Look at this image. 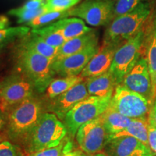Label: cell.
<instances>
[{"mask_svg": "<svg viewBox=\"0 0 156 156\" xmlns=\"http://www.w3.org/2000/svg\"><path fill=\"white\" fill-rule=\"evenodd\" d=\"M5 46H7V45H0V55H1L2 52L3 51V49L5 47Z\"/></svg>", "mask_w": 156, "mask_h": 156, "instance_id": "39", "label": "cell"}, {"mask_svg": "<svg viewBox=\"0 0 156 156\" xmlns=\"http://www.w3.org/2000/svg\"><path fill=\"white\" fill-rule=\"evenodd\" d=\"M148 145L154 154H156V125L148 116Z\"/></svg>", "mask_w": 156, "mask_h": 156, "instance_id": "32", "label": "cell"}, {"mask_svg": "<svg viewBox=\"0 0 156 156\" xmlns=\"http://www.w3.org/2000/svg\"><path fill=\"white\" fill-rule=\"evenodd\" d=\"M124 43V42H123ZM122 43L103 42L97 53L90 60L80 75L84 79L100 75L110 69L115 53Z\"/></svg>", "mask_w": 156, "mask_h": 156, "instance_id": "15", "label": "cell"}, {"mask_svg": "<svg viewBox=\"0 0 156 156\" xmlns=\"http://www.w3.org/2000/svg\"><path fill=\"white\" fill-rule=\"evenodd\" d=\"M46 28L62 35L66 40L76 38L92 30L87 27L83 20L77 17L64 18L52 23Z\"/></svg>", "mask_w": 156, "mask_h": 156, "instance_id": "18", "label": "cell"}, {"mask_svg": "<svg viewBox=\"0 0 156 156\" xmlns=\"http://www.w3.org/2000/svg\"><path fill=\"white\" fill-rule=\"evenodd\" d=\"M9 25V20L7 17L5 15H0V30L8 28Z\"/></svg>", "mask_w": 156, "mask_h": 156, "instance_id": "35", "label": "cell"}, {"mask_svg": "<svg viewBox=\"0 0 156 156\" xmlns=\"http://www.w3.org/2000/svg\"><path fill=\"white\" fill-rule=\"evenodd\" d=\"M88 96L90 95L87 92L85 80H84L65 93L49 99L48 109L56 115L59 119L63 120L67 113L77 103Z\"/></svg>", "mask_w": 156, "mask_h": 156, "instance_id": "13", "label": "cell"}, {"mask_svg": "<svg viewBox=\"0 0 156 156\" xmlns=\"http://www.w3.org/2000/svg\"><path fill=\"white\" fill-rule=\"evenodd\" d=\"M84 78L79 76H67L56 78L51 82L45 90V95L48 99H52L65 93L77 84L84 80Z\"/></svg>", "mask_w": 156, "mask_h": 156, "instance_id": "22", "label": "cell"}, {"mask_svg": "<svg viewBox=\"0 0 156 156\" xmlns=\"http://www.w3.org/2000/svg\"><path fill=\"white\" fill-rule=\"evenodd\" d=\"M7 112L0 108V132L5 129L6 125H7Z\"/></svg>", "mask_w": 156, "mask_h": 156, "instance_id": "33", "label": "cell"}, {"mask_svg": "<svg viewBox=\"0 0 156 156\" xmlns=\"http://www.w3.org/2000/svg\"><path fill=\"white\" fill-rule=\"evenodd\" d=\"M76 140L81 151L87 155L100 153L104 149L110 140V134L105 128L101 116L78 129Z\"/></svg>", "mask_w": 156, "mask_h": 156, "instance_id": "10", "label": "cell"}, {"mask_svg": "<svg viewBox=\"0 0 156 156\" xmlns=\"http://www.w3.org/2000/svg\"><path fill=\"white\" fill-rule=\"evenodd\" d=\"M70 10L71 9L64 11L50 12L45 13L32 20L29 21L28 23H26V25H28V27H31L33 29L41 28L44 25L54 23L59 20L70 17Z\"/></svg>", "mask_w": 156, "mask_h": 156, "instance_id": "24", "label": "cell"}, {"mask_svg": "<svg viewBox=\"0 0 156 156\" xmlns=\"http://www.w3.org/2000/svg\"><path fill=\"white\" fill-rule=\"evenodd\" d=\"M6 139H7V136L5 135V134L0 132V142L4 141V140H5Z\"/></svg>", "mask_w": 156, "mask_h": 156, "instance_id": "37", "label": "cell"}, {"mask_svg": "<svg viewBox=\"0 0 156 156\" xmlns=\"http://www.w3.org/2000/svg\"><path fill=\"white\" fill-rule=\"evenodd\" d=\"M87 156H108L106 155L105 153H95V154H93V155H88Z\"/></svg>", "mask_w": 156, "mask_h": 156, "instance_id": "38", "label": "cell"}, {"mask_svg": "<svg viewBox=\"0 0 156 156\" xmlns=\"http://www.w3.org/2000/svg\"><path fill=\"white\" fill-rule=\"evenodd\" d=\"M152 105L145 98L117 85L113 94L109 108L131 119H147Z\"/></svg>", "mask_w": 156, "mask_h": 156, "instance_id": "8", "label": "cell"}, {"mask_svg": "<svg viewBox=\"0 0 156 156\" xmlns=\"http://www.w3.org/2000/svg\"><path fill=\"white\" fill-rule=\"evenodd\" d=\"M99 47L98 44L93 45L79 53L61 59L54 60L52 69L55 75L61 77L79 76L90 60L97 53Z\"/></svg>", "mask_w": 156, "mask_h": 156, "instance_id": "12", "label": "cell"}, {"mask_svg": "<svg viewBox=\"0 0 156 156\" xmlns=\"http://www.w3.org/2000/svg\"><path fill=\"white\" fill-rule=\"evenodd\" d=\"M0 156H28V154L11 141L5 140L0 142Z\"/></svg>", "mask_w": 156, "mask_h": 156, "instance_id": "30", "label": "cell"}, {"mask_svg": "<svg viewBox=\"0 0 156 156\" xmlns=\"http://www.w3.org/2000/svg\"><path fill=\"white\" fill-rule=\"evenodd\" d=\"M116 0H85L70 10V17H77L92 26L108 25L114 18Z\"/></svg>", "mask_w": 156, "mask_h": 156, "instance_id": "9", "label": "cell"}, {"mask_svg": "<svg viewBox=\"0 0 156 156\" xmlns=\"http://www.w3.org/2000/svg\"><path fill=\"white\" fill-rule=\"evenodd\" d=\"M112 96L113 95L104 97L90 95L77 103L63 119L67 132L75 136L83 124L101 116L108 108Z\"/></svg>", "mask_w": 156, "mask_h": 156, "instance_id": "6", "label": "cell"}, {"mask_svg": "<svg viewBox=\"0 0 156 156\" xmlns=\"http://www.w3.org/2000/svg\"><path fill=\"white\" fill-rule=\"evenodd\" d=\"M47 12H50L48 11L46 6L44 5L40 8L34 9V10L23 11L20 10L17 7V8L10 9L8 12V14L16 17L17 18V23H19V24H23V23L26 24L29 21Z\"/></svg>", "mask_w": 156, "mask_h": 156, "instance_id": "26", "label": "cell"}, {"mask_svg": "<svg viewBox=\"0 0 156 156\" xmlns=\"http://www.w3.org/2000/svg\"><path fill=\"white\" fill-rule=\"evenodd\" d=\"M80 0H46L45 5L49 12H60L72 9Z\"/></svg>", "mask_w": 156, "mask_h": 156, "instance_id": "28", "label": "cell"}, {"mask_svg": "<svg viewBox=\"0 0 156 156\" xmlns=\"http://www.w3.org/2000/svg\"><path fill=\"white\" fill-rule=\"evenodd\" d=\"M85 80L88 94L92 96L104 97L113 95L118 85L109 70L100 75L85 78Z\"/></svg>", "mask_w": 156, "mask_h": 156, "instance_id": "19", "label": "cell"}, {"mask_svg": "<svg viewBox=\"0 0 156 156\" xmlns=\"http://www.w3.org/2000/svg\"><path fill=\"white\" fill-rule=\"evenodd\" d=\"M54 59L17 46L16 62L18 71L28 77L39 93L46 90L55 76L52 64Z\"/></svg>", "mask_w": 156, "mask_h": 156, "instance_id": "4", "label": "cell"}, {"mask_svg": "<svg viewBox=\"0 0 156 156\" xmlns=\"http://www.w3.org/2000/svg\"><path fill=\"white\" fill-rule=\"evenodd\" d=\"M30 32L28 26H17L0 30V45H7L18 37H23Z\"/></svg>", "mask_w": 156, "mask_h": 156, "instance_id": "27", "label": "cell"}, {"mask_svg": "<svg viewBox=\"0 0 156 156\" xmlns=\"http://www.w3.org/2000/svg\"><path fill=\"white\" fill-rule=\"evenodd\" d=\"M120 85L145 98L153 106L155 98L151 77L145 57L142 56L134 67L123 78Z\"/></svg>", "mask_w": 156, "mask_h": 156, "instance_id": "11", "label": "cell"}, {"mask_svg": "<svg viewBox=\"0 0 156 156\" xmlns=\"http://www.w3.org/2000/svg\"><path fill=\"white\" fill-rule=\"evenodd\" d=\"M66 126L53 113H43L23 145L26 153L55 147L63 142L67 135Z\"/></svg>", "mask_w": 156, "mask_h": 156, "instance_id": "3", "label": "cell"}, {"mask_svg": "<svg viewBox=\"0 0 156 156\" xmlns=\"http://www.w3.org/2000/svg\"><path fill=\"white\" fill-rule=\"evenodd\" d=\"M101 117L105 128L110 134V136L125 129L134 119L121 114L109 107L101 115Z\"/></svg>", "mask_w": 156, "mask_h": 156, "instance_id": "21", "label": "cell"}, {"mask_svg": "<svg viewBox=\"0 0 156 156\" xmlns=\"http://www.w3.org/2000/svg\"><path fill=\"white\" fill-rule=\"evenodd\" d=\"M23 36V40L21 41L20 45V47L24 48L25 49L36 52L37 54L46 56V57L54 59L58 53V48L49 46L45 43L38 35L31 32L29 35Z\"/></svg>", "mask_w": 156, "mask_h": 156, "instance_id": "20", "label": "cell"}, {"mask_svg": "<svg viewBox=\"0 0 156 156\" xmlns=\"http://www.w3.org/2000/svg\"><path fill=\"white\" fill-rule=\"evenodd\" d=\"M144 56L147 60L148 69L151 77L154 98L156 95V8L146 28V35L144 42Z\"/></svg>", "mask_w": 156, "mask_h": 156, "instance_id": "16", "label": "cell"}, {"mask_svg": "<svg viewBox=\"0 0 156 156\" xmlns=\"http://www.w3.org/2000/svg\"><path fill=\"white\" fill-rule=\"evenodd\" d=\"M34 90V84L21 72L7 76L0 81V108L7 112L32 96Z\"/></svg>", "mask_w": 156, "mask_h": 156, "instance_id": "7", "label": "cell"}, {"mask_svg": "<svg viewBox=\"0 0 156 156\" xmlns=\"http://www.w3.org/2000/svg\"><path fill=\"white\" fill-rule=\"evenodd\" d=\"M0 103H1V101H0Z\"/></svg>", "mask_w": 156, "mask_h": 156, "instance_id": "40", "label": "cell"}, {"mask_svg": "<svg viewBox=\"0 0 156 156\" xmlns=\"http://www.w3.org/2000/svg\"><path fill=\"white\" fill-rule=\"evenodd\" d=\"M142 2H144V0H116L114 5V18L132 10Z\"/></svg>", "mask_w": 156, "mask_h": 156, "instance_id": "29", "label": "cell"}, {"mask_svg": "<svg viewBox=\"0 0 156 156\" xmlns=\"http://www.w3.org/2000/svg\"><path fill=\"white\" fill-rule=\"evenodd\" d=\"M63 156H86L85 153L82 151H74L71 152H67Z\"/></svg>", "mask_w": 156, "mask_h": 156, "instance_id": "36", "label": "cell"}, {"mask_svg": "<svg viewBox=\"0 0 156 156\" xmlns=\"http://www.w3.org/2000/svg\"><path fill=\"white\" fill-rule=\"evenodd\" d=\"M108 156H153L151 149L133 136H122L110 139L105 147Z\"/></svg>", "mask_w": 156, "mask_h": 156, "instance_id": "14", "label": "cell"}, {"mask_svg": "<svg viewBox=\"0 0 156 156\" xmlns=\"http://www.w3.org/2000/svg\"><path fill=\"white\" fill-rule=\"evenodd\" d=\"M67 152L64 151V143L62 142L55 147L42 150L28 154V156H63Z\"/></svg>", "mask_w": 156, "mask_h": 156, "instance_id": "31", "label": "cell"}, {"mask_svg": "<svg viewBox=\"0 0 156 156\" xmlns=\"http://www.w3.org/2000/svg\"><path fill=\"white\" fill-rule=\"evenodd\" d=\"M42 109L41 101L32 95L7 111L5 134L7 139L23 145L44 113Z\"/></svg>", "mask_w": 156, "mask_h": 156, "instance_id": "1", "label": "cell"}, {"mask_svg": "<svg viewBox=\"0 0 156 156\" xmlns=\"http://www.w3.org/2000/svg\"><path fill=\"white\" fill-rule=\"evenodd\" d=\"M98 44V35L94 30L87 34L69 39L58 48L54 60L61 59L73 54L79 53L89 46Z\"/></svg>", "mask_w": 156, "mask_h": 156, "instance_id": "17", "label": "cell"}, {"mask_svg": "<svg viewBox=\"0 0 156 156\" xmlns=\"http://www.w3.org/2000/svg\"><path fill=\"white\" fill-rule=\"evenodd\" d=\"M32 33L38 35L45 43L53 47L59 48L67 41L62 35L55 31L51 30L46 27L37 29H33Z\"/></svg>", "mask_w": 156, "mask_h": 156, "instance_id": "25", "label": "cell"}, {"mask_svg": "<svg viewBox=\"0 0 156 156\" xmlns=\"http://www.w3.org/2000/svg\"><path fill=\"white\" fill-rule=\"evenodd\" d=\"M149 118L153 121L154 124L156 125V95L155 98V101H154L153 106H152L151 112H150Z\"/></svg>", "mask_w": 156, "mask_h": 156, "instance_id": "34", "label": "cell"}, {"mask_svg": "<svg viewBox=\"0 0 156 156\" xmlns=\"http://www.w3.org/2000/svg\"><path fill=\"white\" fill-rule=\"evenodd\" d=\"M147 25L135 36L122 43L115 53L109 71L118 85L122 83L124 76L143 56Z\"/></svg>", "mask_w": 156, "mask_h": 156, "instance_id": "5", "label": "cell"}, {"mask_svg": "<svg viewBox=\"0 0 156 156\" xmlns=\"http://www.w3.org/2000/svg\"><path fill=\"white\" fill-rule=\"evenodd\" d=\"M122 136H133L149 147V145H148V118L134 119L125 129L111 136L110 139Z\"/></svg>", "mask_w": 156, "mask_h": 156, "instance_id": "23", "label": "cell"}, {"mask_svg": "<svg viewBox=\"0 0 156 156\" xmlns=\"http://www.w3.org/2000/svg\"><path fill=\"white\" fill-rule=\"evenodd\" d=\"M154 12L153 3L144 1L132 10L118 16L108 25L103 42L123 43L147 25Z\"/></svg>", "mask_w": 156, "mask_h": 156, "instance_id": "2", "label": "cell"}]
</instances>
